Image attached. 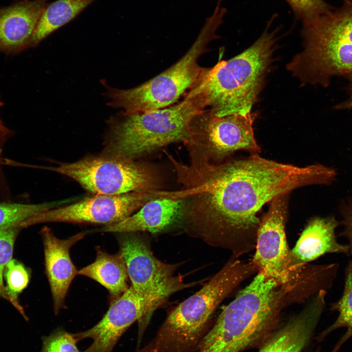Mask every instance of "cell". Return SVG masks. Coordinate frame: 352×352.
Masks as SVG:
<instances>
[{
	"label": "cell",
	"mask_w": 352,
	"mask_h": 352,
	"mask_svg": "<svg viewBox=\"0 0 352 352\" xmlns=\"http://www.w3.org/2000/svg\"><path fill=\"white\" fill-rule=\"evenodd\" d=\"M258 113L215 115L209 109L198 112L191 124V151L209 160H221L238 150L258 154L261 148L254 135Z\"/></svg>",
	"instance_id": "30bf717a"
},
{
	"label": "cell",
	"mask_w": 352,
	"mask_h": 352,
	"mask_svg": "<svg viewBox=\"0 0 352 352\" xmlns=\"http://www.w3.org/2000/svg\"><path fill=\"white\" fill-rule=\"evenodd\" d=\"M2 124H2V122H1V120H0V125H2Z\"/></svg>",
	"instance_id": "4dcf8cb0"
},
{
	"label": "cell",
	"mask_w": 352,
	"mask_h": 352,
	"mask_svg": "<svg viewBox=\"0 0 352 352\" xmlns=\"http://www.w3.org/2000/svg\"><path fill=\"white\" fill-rule=\"evenodd\" d=\"M161 191L134 192L118 195H95L39 213L25 220L21 225L24 228L48 222L111 225L132 215L148 201L163 197Z\"/></svg>",
	"instance_id": "8fae6325"
},
{
	"label": "cell",
	"mask_w": 352,
	"mask_h": 352,
	"mask_svg": "<svg viewBox=\"0 0 352 352\" xmlns=\"http://www.w3.org/2000/svg\"><path fill=\"white\" fill-rule=\"evenodd\" d=\"M136 233H122L118 237L119 253L126 266L131 286L137 293L149 294L170 288L191 286L180 277H173L176 265L156 259L144 239Z\"/></svg>",
	"instance_id": "4fadbf2b"
},
{
	"label": "cell",
	"mask_w": 352,
	"mask_h": 352,
	"mask_svg": "<svg viewBox=\"0 0 352 352\" xmlns=\"http://www.w3.org/2000/svg\"><path fill=\"white\" fill-rule=\"evenodd\" d=\"M326 295L312 297L300 312L276 329L259 352H302L312 338L325 307Z\"/></svg>",
	"instance_id": "9a60e30c"
},
{
	"label": "cell",
	"mask_w": 352,
	"mask_h": 352,
	"mask_svg": "<svg viewBox=\"0 0 352 352\" xmlns=\"http://www.w3.org/2000/svg\"><path fill=\"white\" fill-rule=\"evenodd\" d=\"M226 13L217 2L212 15L204 23L196 40L175 64L160 74L135 87L119 89L104 82V93L109 106L128 112H143L164 108L175 103L201 79L208 68L198 63L208 51L209 44L219 36L216 33Z\"/></svg>",
	"instance_id": "ba28073f"
},
{
	"label": "cell",
	"mask_w": 352,
	"mask_h": 352,
	"mask_svg": "<svg viewBox=\"0 0 352 352\" xmlns=\"http://www.w3.org/2000/svg\"><path fill=\"white\" fill-rule=\"evenodd\" d=\"M191 155L188 165L168 157L183 185L172 197L184 199L189 230L235 258L255 248L258 213L265 204L301 187L329 185L334 178L333 169L323 164L298 167L258 154L220 164Z\"/></svg>",
	"instance_id": "6da1fadb"
},
{
	"label": "cell",
	"mask_w": 352,
	"mask_h": 352,
	"mask_svg": "<svg viewBox=\"0 0 352 352\" xmlns=\"http://www.w3.org/2000/svg\"><path fill=\"white\" fill-rule=\"evenodd\" d=\"M298 20H311L325 14L333 8L324 0H285Z\"/></svg>",
	"instance_id": "484cf974"
},
{
	"label": "cell",
	"mask_w": 352,
	"mask_h": 352,
	"mask_svg": "<svg viewBox=\"0 0 352 352\" xmlns=\"http://www.w3.org/2000/svg\"><path fill=\"white\" fill-rule=\"evenodd\" d=\"M319 350H320V349L316 350L315 352H320ZM330 352H335L334 351L332 350Z\"/></svg>",
	"instance_id": "f546056e"
},
{
	"label": "cell",
	"mask_w": 352,
	"mask_h": 352,
	"mask_svg": "<svg viewBox=\"0 0 352 352\" xmlns=\"http://www.w3.org/2000/svg\"><path fill=\"white\" fill-rule=\"evenodd\" d=\"M338 8L304 21V49L287 64V69L302 86L326 87L330 79L352 73V0Z\"/></svg>",
	"instance_id": "52a82bcc"
},
{
	"label": "cell",
	"mask_w": 352,
	"mask_h": 352,
	"mask_svg": "<svg viewBox=\"0 0 352 352\" xmlns=\"http://www.w3.org/2000/svg\"><path fill=\"white\" fill-rule=\"evenodd\" d=\"M206 109L198 96L185 93L181 102L154 110L110 117L103 153L133 159L166 145L192 141L191 124Z\"/></svg>",
	"instance_id": "8992f818"
},
{
	"label": "cell",
	"mask_w": 352,
	"mask_h": 352,
	"mask_svg": "<svg viewBox=\"0 0 352 352\" xmlns=\"http://www.w3.org/2000/svg\"><path fill=\"white\" fill-rule=\"evenodd\" d=\"M288 195L272 200L261 219L251 263L258 272L274 280L285 291L291 304L330 289L336 278V269L332 263L300 267L293 264L285 231Z\"/></svg>",
	"instance_id": "277c9868"
},
{
	"label": "cell",
	"mask_w": 352,
	"mask_h": 352,
	"mask_svg": "<svg viewBox=\"0 0 352 352\" xmlns=\"http://www.w3.org/2000/svg\"><path fill=\"white\" fill-rule=\"evenodd\" d=\"M340 225L333 216L311 219L291 250L293 264L302 266L327 254H349L348 245L340 243L336 238L335 230Z\"/></svg>",
	"instance_id": "e0dca14e"
},
{
	"label": "cell",
	"mask_w": 352,
	"mask_h": 352,
	"mask_svg": "<svg viewBox=\"0 0 352 352\" xmlns=\"http://www.w3.org/2000/svg\"><path fill=\"white\" fill-rule=\"evenodd\" d=\"M330 309L338 313L336 320L317 336L319 341L323 340L332 332L339 329H346L345 333L333 349L338 351L352 337V260L349 262L345 272L343 291L341 297L330 304Z\"/></svg>",
	"instance_id": "44dd1931"
},
{
	"label": "cell",
	"mask_w": 352,
	"mask_h": 352,
	"mask_svg": "<svg viewBox=\"0 0 352 352\" xmlns=\"http://www.w3.org/2000/svg\"><path fill=\"white\" fill-rule=\"evenodd\" d=\"M10 134L9 130L3 124L0 125V201L8 200L11 198L10 191L2 168L4 161L3 149Z\"/></svg>",
	"instance_id": "83f0119b"
},
{
	"label": "cell",
	"mask_w": 352,
	"mask_h": 352,
	"mask_svg": "<svg viewBox=\"0 0 352 352\" xmlns=\"http://www.w3.org/2000/svg\"><path fill=\"white\" fill-rule=\"evenodd\" d=\"M339 209L342 217L340 224L343 227L338 236L344 237L347 240L349 254L351 255L352 260V196L342 200L339 204Z\"/></svg>",
	"instance_id": "4316f807"
},
{
	"label": "cell",
	"mask_w": 352,
	"mask_h": 352,
	"mask_svg": "<svg viewBox=\"0 0 352 352\" xmlns=\"http://www.w3.org/2000/svg\"><path fill=\"white\" fill-rule=\"evenodd\" d=\"M77 342L73 333L58 329L43 338L41 352H81Z\"/></svg>",
	"instance_id": "d4e9b609"
},
{
	"label": "cell",
	"mask_w": 352,
	"mask_h": 352,
	"mask_svg": "<svg viewBox=\"0 0 352 352\" xmlns=\"http://www.w3.org/2000/svg\"><path fill=\"white\" fill-rule=\"evenodd\" d=\"M184 199L159 198L148 201L125 219L97 231L116 233H157L180 222L184 218Z\"/></svg>",
	"instance_id": "2e32d148"
},
{
	"label": "cell",
	"mask_w": 352,
	"mask_h": 352,
	"mask_svg": "<svg viewBox=\"0 0 352 352\" xmlns=\"http://www.w3.org/2000/svg\"><path fill=\"white\" fill-rule=\"evenodd\" d=\"M96 0H55L47 3L32 37L36 45L54 31L75 19Z\"/></svg>",
	"instance_id": "ffe728a7"
},
{
	"label": "cell",
	"mask_w": 352,
	"mask_h": 352,
	"mask_svg": "<svg viewBox=\"0 0 352 352\" xmlns=\"http://www.w3.org/2000/svg\"><path fill=\"white\" fill-rule=\"evenodd\" d=\"M44 255L45 272L50 285L54 312L64 308L65 299L78 271L69 255L70 248L82 240L88 232H80L66 239L57 238L45 226L41 231Z\"/></svg>",
	"instance_id": "5bb4252c"
},
{
	"label": "cell",
	"mask_w": 352,
	"mask_h": 352,
	"mask_svg": "<svg viewBox=\"0 0 352 352\" xmlns=\"http://www.w3.org/2000/svg\"><path fill=\"white\" fill-rule=\"evenodd\" d=\"M78 274L92 279L105 287L111 301L129 288L126 266L119 253L110 254L97 249L95 261L78 270Z\"/></svg>",
	"instance_id": "d6986e66"
},
{
	"label": "cell",
	"mask_w": 352,
	"mask_h": 352,
	"mask_svg": "<svg viewBox=\"0 0 352 352\" xmlns=\"http://www.w3.org/2000/svg\"><path fill=\"white\" fill-rule=\"evenodd\" d=\"M21 223L0 229V297L9 301L4 284V274L6 265L12 259L16 239L22 229Z\"/></svg>",
	"instance_id": "cb8c5ba5"
},
{
	"label": "cell",
	"mask_w": 352,
	"mask_h": 352,
	"mask_svg": "<svg viewBox=\"0 0 352 352\" xmlns=\"http://www.w3.org/2000/svg\"><path fill=\"white\" fill-rule=\"evenodd\" d=\"M257 272L250 263L234 257L203 287L172 309L145 352H197L212 326L214 312L239 285Z\"/></svg>",
	"instance_id": "5b68a950"
},
{
	"label": "cell",
	"mask_w": 352,
	"mask_h": 352,
	"mask_svg": "<svg viewBox=\"0 0 352 352\" xmlns=\"http://www.w3.org/2000/svg\"><path fill=\"white\" fill-rule=\"evenodd\" d=\"M347 77L349 81V96L346 100L335 106V108L337 110H352V73L348 75Z\"/></svg>",
	"instance_id": "f1b7e54d"
},
{
	"label": "cell",
	"mask_w": 352,
	"mask_h": 352,
	"mask_svg": "<svg viewBox=\"0 0 352 352\" xmlns=\"http://www.w3.org/2000/svg\"><path fill=\"white\" fill-rule=\"evenodd\" d=\"M47 0H23L0 8V50L11 51L30 43Z\"/></svg>",
	"instance_id": "ac0fdd59"
},
{
	"label": "cell",
	"mask_w": 352,
	"mask_h": 352,
	"mask_svg": "<svg viewBox=\"0 0 352 352\" xmlns=\"http://www.w3.org/2000/svg\"><path fill=\"white\" fill-rule=\"evenodd\" d=\"M4 277L6 280V291L9 301L18 311L27 319L24 310L19 303L18 295L27 286L30 275L22 264L12 259L6 266Z\"/></svg>",
	"instance_id": "603a6c76"
},
{
	"label": "cell",
	"mask_w": 352,
	"mask_h": 352,
	"mask_svg": "<svg viewBox=\"0 0 352 352\" xmlns=\"http://www.w3.org/2000/svg\"><path fill=\"white\" fill-rule=\"evenodd\" d=\"M71 201L70 198L37 204L0 202V229L21 224L39 213Z\"/></svg>",
	"instance_id": "7402d4cb"
},
{
	"label": "cell",
	"mask_w": 352,
	"mask_h": 352,
	"mask_svg": "<svg viewBox=\"0 0 352 352\" xmlns=\"http://www.w3.org/2000/svg\"><path fill=\"white\" fill-rule=\"evenodd\" d=\"M43 168L71 178L93 195L154 191L158 186L156 175L148 167L132 159L104 153Z\"/></svg>",
	"instance_id": "9c48e42d"
},
{
	"label": "cell",
	"mask_w": 352,
	"mask_h": 352,
	"mask_svg": "<svg viewBox=\"0 0 352 352\" xmlns=\"http://www.w3.org/2000/svg\"><path fill=\"white\" fill-rule=\"evenodd\" d=\"M177 291L170 288L143 295L131 286L119 297L111 302L102 318L92 328L73 333L78 342L86 338L92 340L83 352H111L118 341L135 321L149 315L171 294Z\"/></svg>",
	"instance_id": "7c38bea8"
},
{
	"label": "cell",
	"mask_w": 352,
	"mask_h": 352,
	"mask_svg": "<svg viewBox=\"0 0 352 352\" xmlns=\"http://www.w3.org/2000/svg\"><path fill=\"white\" fill-rule=\"evenodd\" d=\"M274 19L252 45L227 61L220 57L187 92L199 96L218 116L251 112L274 61L279 30H269Z\"/></svg>",
	"instance_id": "3957f363"
},
{
	"label": "cell",
	"mask_w": 352,
	"mask_h": 352,
	"mask_svg": "<svg viewBox=\"0 0 352 352\" xmlns=\"http://www.w3.org/2000/svg\"><path fill=\"white\" fill-rule=\"evenodd\" d=\"M290 304L274 280L258 273L222 308L197 352H242L260 347L277 329L282 309Z\"/></svg>",
	"instance_id": "7a4b0ae2"
}]
</instances>
